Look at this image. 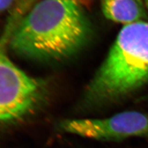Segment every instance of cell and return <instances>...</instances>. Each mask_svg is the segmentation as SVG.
Here are the masks:
<instances>
[{"instance_id": "7a4b0ae2", "label": "cell", "mask_w": 148, "mask_h": 148, "mask_svg": "<svg viewBox=\"0 0 148 148\" xmlns=\"http://www.w3.org/2000/svg\"><path fill=\"white\" fill-rule=\"evenodd\" d=\"M148 82V22L123 26L92 78L88 96L96 103L124 98Z\"/></svg>"}, {"instance_id": "8992f818", "label": "cell", "mask_w": 148, "mask_h": 148, "mask_svg": "<svg viewBox=\"0 0 148 148\" xmlns=\"http://www.w3.org/2000/svg\"><path fill=\"white\" fill-rule=\"evenodd\" d=\"M21 0H0V13H2L13 7Z\"/></svg>"}, {"instance_id": "277c9868", "label": "cell", "mask_w": 148, "mask_h": 148, "mask_svg": "<svg viewBox=\"0 0 148 148\" xmlns=\"http://www.w3.org/2000/svg\"><path fill=\"white\" fill-rule=\"evenodd\" d=\"M60 128L64 132L87 138L118 141L148 136V115L138 111H125L108 118L65 120Z\"/></svg>"}, {"instance_id": "6da1fadb", "label": "cell", "mask_w": 148, "mask_h": 148, "mask_svg": "<svg viewBox=\"0 0 148 148\" xmlns=\"http://www.w3.org/2000/svg\"><path fill=\"white\" fill-rule=\"evenodd\" d=\"M90 30L81 0H36L15 25L9 44L23 56L59 60L80 49Z\"/></svg>"}, {"instance_id": "52a82bcc", "label": "cell", "mask_w": 148, "mask_h": 148, "mask_svg": "<svg viewBox=\"0 0 148 148\" xmlns=\"http://www.w3.org/2000/svg\"><path fill=\"white\" fill-rule=\"evenodd\" d=\"M145 4V6L147 9H148V0H143Z\"/></svg>"}, {"instance_id": "5b68a950", "label": "cell", "mask_w": 148, "mask_h": 148, "mask_svg": "<svg viewBox=\"0 0 148 148\" xmlns=\"http://www.w3.org/2000/svg\"><path fill=\"white\" fill-rule=\"evenodd\" d=\"M101 9L108 19L124 26L144 21L146 8L143 0H100Z\"/></svg>"}, {"instance_id": "3957f363", "label": "cell", "mask_w": 148, "mask_h": 148, "mask_svg": "<svg viewBox=\"0 0 148 148\" xmlns=\"http://www.w3.org/2000/svg\"><path fill=\"white\" fill-rule=\"evenodd\" d=\"M41 83L18 68L0 45V123L25 117L39 103Z\"/></svg>"}]
</instances>
